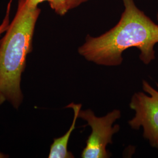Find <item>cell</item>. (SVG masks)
<instances>
[{
  "label": "cell",
  "mask_w": 158,
  "mask_h": 158,
  "mask_svg": "<svg viewBox=\"0 0 158 158\" xmlns=\"http://www.w3.org/2000/svg\"><path fill=\"white\" fill-rule=\"evenodd\" d=\"M28 1L29 3L30 4V5L34 6H38V4L43 2L44 1H49L50 2L51 0H28Z\"/></svg>",
  "instance_id": "obj_9"
},
{
  "label": "cell",
  "mask_w": 158,
  "mask_h": 158,
  "mask_svg": "<svg viewBox=\"0 0 158 158\" xmlns=\"http://www.w3.org/2000/svg\"><path fill=\"white\" fill-rule=\"evenodd\" d=\"M6 99L5 97L3 96V94L0 91V106L2 105L4 102H6Z\"/></svg>",
  "instance_id": "obj_10"
},
{
  "label": "cell",
  "mask_w": 158,
  "mask_h": 158,
  "mask_svg": "<svg viewBox=\"0 0 158 158\" xmlns=\"http://www.w3.org/2000/svg\"><path fill=\"white\" fill-rule=\"evenodd\" d=\"M81 104H74L72 102L66 107L73 109L74 111V118L73 123L69 130L64 135L55 138L51 145L50 152L48 156L49 158H73V155L68 150V142L69 138L73 130L76 128V123L79 118V114L81 108Z\"/></svg>",
  "instance_id": "obj_5"
},
{
  "label": "cell",
  "mask_w": 158,
  "mask_h": 158,
  "mask_svg": "<svg viewBox=\"0 0 158 158\" xmlns=\"http://www.w3.org/2000/svg\"><path fill=\"white\" fill-rule=\"evenodd\" d=\"M89 0H67V8L68 11L72 10Z\"/></svg>",
  "instance_id": "obj_8"
},
{
  "label": "cell",
  "mask_w": 158,
  "mask_h": 158,
  "mask_svg": "<svg viewBox=\"0 0 158 158\" xmlns=\"http://www.w3.org/2000/svg\"><path fill=\"white\" fill-rule=\"evenodd\" d=\"M49 4L52 9L59 15H63L68 11L67 0H51Z\"/></svg>",
  "instance_id": "obj_6"
},
{
  "label": "cell",
  "mask_w": 158,
  "mask_h": 158,
  "mask_svg": "<svg viewBox=\"0 0 158 158\" xmlns=\"http://www.w3.org/2000/svg\"><path fill=\"white\" fill-rule=\"evenodd\" d=\"M40 10L28 0H19L17 12L0 40V91L18 110L23 95L21 77L27 57L32 51L33 36Z\"/></svg>",
  "instance_id": "obj_2"
},
{
  "label": "cell",
  "mask_w": 158,
  "mask_h": 158,
  "mask_svg": "<svg viewBox=\"0 0 158 158\" xmlns=\"http://www.w3.org/2000/svg\"><path fill=\"white\" fill-rule=\"evenodd\" d=\"M79 117L87 121L91 128V133L89 136L86 145L83 150L81 157L83 158H108L110 154L106 149L108 144L113 143L112 138L118 132L119 125L114 123L121 117V112L114 110L106 116L97 117L90 110H80Z\"/></svg>",
  "instance_id": "obj_4"
},
{
  "label": "cell",
  "mask_w": 158,
  "mask_h": 158,
  "mask_svg": "<svg viewBox=\"0 0 158 158\" xmlns=\"http://www.w3.org/2000/svg\"><path fill=\"white\" fill-rule=\"evenodd\" d=\"M125 6L120 20L113 28L98 37L87 35L79 53L98 65L117 66L123 53L131 48L140 51L139 59L148 64L155 59L154 46L158 43V25L135 6L134 0H122Z\"/></svg>",
  "instance_id": "obj_1"
},
{
  "label": "cell",
  "mask_w": 158,
  "mask_h": 158,
  "mask_svg": "<svg viewBox=\"0 0 158 158\" xmlns=\"http://www.w3.org/2000/svg\"><path fill=\"white\" fill-rule=\"evenodd\" d=\"M12 0H10L6 8V16L3 19L2 23L0 25V36L4 32H5L10 25V16L11 12V6Z\"/></svg>",
  "instance_id": "obj_7"
},
{
  "label": "cell",
  "mask_w": 158,
  "mask_h": 158,
  "mask_svg": "<svg viewBox=\"0 0 158 158\" xmlns=\"http://www.w3.org/2000/svg\"></svg>",
  "instance_id": "obj_12"
},
{
  "label": "cell",
  "mask_w": 158,
  "mask_h": 158,
  "mask_svg": "<svg viewBox=\"0 0 158 158\" xmlns=\"http://www.w3.org/2000/svg\"><path fill=\"white\" fill-rule=\"evenodd\" d=\"M156 85L158 89V83ZM142 89L148 95L138 92L132 96L130 106L135 111V115L128 124L134 130L142 127L144 138L158 149V90L145 80L142 81Z\"/></svg>",
  "instance_id": "obj_3"
},
{
  "label": "cell",
  "mask_w": 158,
  "mask_h": 158,
  "mask_svg": "<svg viewBox=\"0 0 158 158\" xmlns=\"http://www.w3.org/2000/svg\"><path fill=\"white\" fill-rule=\"evenodd\" d=\"M9 156L8 155H6L3 153L0 152V158H8Z\"/></svg>",
  "instance_id": "obj_11"
}]
</instances>
